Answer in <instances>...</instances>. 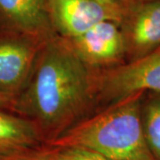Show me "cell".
<instances>
[{
  "label": "cell",
  "mask_w": 160,
  "mask_h": 160,
  "mask_svg": "<svg viewBox=\"0 0 160 160\" xmlns=\"http://www.w3.org/2000/svg\"><path fill=\"white\" fill-rule=\"evenodd\" d=\"M96 1L108 7L111 11L114 12L118 16L119 21L121 22L122 18L124 17L126 12L128 11V9L135 0H96Z\"/></svg>",
  "instance_id": "obj_13"
},
{
  "label": "cell",
  "mask_w": 160,
  "mask_h": 160,
  "mask_svg": "<svg viewBox=\"0 0 160 160\" xmlns=\"http://www.w3.org/2000/svg\"><path fill=\"white\" fill-rule=\"evenodd\" d=\"M54 160H109L99 153L78 147H49L43 144Z\"/></svg>",
  "instance_id": "obj_11"
},
{
  "label": "cell",
  "mask_w": 160,
  "mask_h": 160,
  "mask_svg": "<svg viewBox=\"0 0 160 160\" xmlns=\"http://www.w3.org/2000/svg\"><path fill=\"white\" fill-rule=\"evenodd\" d=\"M93 90L96 109L137 92L160 93V46L113 68L94 69Z\"/></svg>",
  "instance_id": "obj_3"
},
{
  "label": "cell",
  "mask_w": 160,
  "mask_h": 160,
  "mask_svg": "<svg viewBox=\"0 0 160 160\" xmlns=\"http://www.w3.org/2000/svg\"><path fill=\"white\" fill-rule=\"evenodd\" d=\"M15 99L0 93V109L13 112ZM14 113V112H13Z\"/></svg>",
  "instance_id": "obj_14"
},
{
  "label": "cell",
  "mask_w": 160,
  "mask_h": 160,
  "mask_svg": "<svg viewBox=\"0 0 160 160\" xmlns=\"http://www.w3.org/2000/svg\"><path fill=\"white\" fill-rule=\"evenodd\" d=\"M137 92L96 109L55 138L49 147H78L109 160H156L143 132L142 103Z\"/></svg>",
  "instance_id": "obj_2"
},
{
  "label": "cell",
  "mask_w": 160,
  "mask_h": 160,
  "mask_svg": "<svg viewBox=\"0 0 160 160\" xmlns=\"http://www.w3.org/2000/svg\"><path fill=\"white\" fill-rule=\"evenodd\" d=\"M93 72L55 34L43 46L13 112L34 122L45 142L52 140L96 109Z\"/></svg>",
  "instance_id": "obj_1"
},
{
  "label": "cell",
  "mask_w": 160,
  "mask_h": 160,
  "mask_svg": "<svg viewBox=\"0 0 160 160\" xmlns=\"http://www.w3.org/2000/svg\"><path fill=\"white\" fill-rule=\"evenodd\" d=\"M44 142V137L34 122L0 109V154L38 147Z\"/></svg>",
  "instance_id": "obj_9"
},
{
  "label": "cell",
  "mask_w": 160,
  "mask_h": 160,
  "mask_svg": "<svg viewBox=\"0 0 160 160\" xmlns=\"http://www.w3.org/2000/svg\"><path fill=\"white\" fill-rule=\"evenodd\" d=\"M49 38L21 33L0 34L1 94L15 99L24 90Z\"/></svg>",
  "instance_id": "obj_4"
},
{
  "label": "cell",
  "mask_w": 160,
  "mask_h": 160,
  "mask_svg": "<svg viewBox=\"0 0 160 160\" xmlns=\"http://www.w3.org/2000/svg\"><path fill=\"white\" fill-rule=\"evenodd\" d=\"M78 56L92 69L113 68L126 62V46L119 24L100 22L74 38H65Z\"/></svg>",
  "instance_id": "obj_5"
},
{
  "label": "cell",
  "mask_w": 160,
  "mask_h": 160,
  "mask_svg": "<svg viewBox=\"0 0 160 160\" xmlns=\"http://www.w3.org/2000/svg\"><path fill=\"white\" fill-rule=\"evenodd\" d=\"M50 17L54 32L63 38L78 36L105 20L120 22L96 0H50Z\"/></svg>",
  "instance_id": "obj_7"
},
{
  "label": "cell",
  "mask_w": 160,
  "mask_h": 160,
  "mask_svg": "<svg viewBox=\"0 0 160 160\" xmlns=\"http://www.w3.org/2000/svg\"><path fill=\"white\" fill-rule=\"evenodd\" d=\"M126 46V62L160 46V1L135 0L119 23Z\"/></svg>",
  "instance_id": "obj_6"
},
{
  "label": "cell",
  "mask_w": 160,
  "mask_h": 160,
  "mask_svg": "<svg viewBox=\"0 0 160 160\" xmlns=\"http://www.w3.org/2000/svg\"><path fill=\"white\" fill-rule=\"evenodd\" d=\"M140 1H160V0H140Z\"/></svg>",
  "instance_id": "obj_15"
},
{
  "label": "cell",
  "mask_w": 160,
  "mask_h": 160,
  "mask_svg": "<svg viewBox=\"0 0 160 160\" xmlns=\"http://www.w3.org/2000/svg\"><path fill=\"white\" fill-rule=\"evenodd\" d=\"M21 33L49 38L54 32L50 0H0V34Z\"/></svg>",
  "instance_id": "obj_8"
},
{
  "label": "cell",
  "mask_w": 160,
  "mask_h": 160,
  "mask_svg": "<svg viewBox=\"0 0 160 160\" xmlns=\"http://www.w3.org/2000/svg\"><path fill=\"white\" fill-rule=\"evenodd\" d=\"M0 160H54L47 153L44 145L0 154Z\"/></svg>",
  "instance_id": "obj_12"
},
{
  "label": "cell",
  "mask_w": 160,
  "mask_h": 160,
  "mask_svg": "<svg viewBox=\"0 0 160 160\" xmlns=\"http://www.w3.org/2000/svg\"><path fill=\"white\" fill-rule=\"evenodd\" d=\"M143 132L150 152L160 160V93L146 92L142 103Z\"/></svg>",
  "instance_id": "obj_10"
}]
</instances>
